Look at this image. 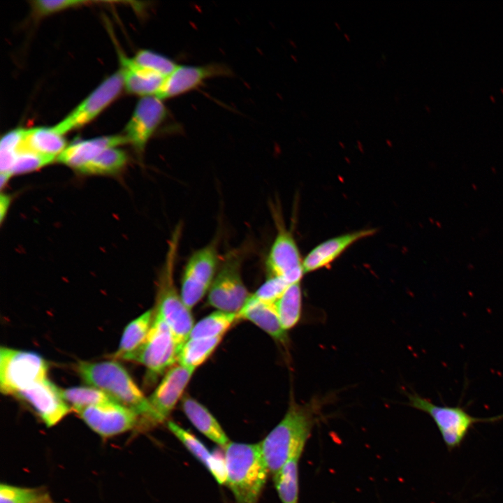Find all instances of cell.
<instances>
[{
	"instance_id": "cell-31",
	"label": "cell",
	"mask_w": 503,
	"mask_h": 503,
	"mask_svg": "<svg viewBox=\"0 0 503 503\" xmlns=\"http://www.w3.org/2000/svg\"><path fill=\"white\" fill-rule=\"evenodd\" d=\"M0 503H56L42 488L0 486Z\"/></svg>"
},
{
	"instance_id": "cell-32",
	"label": "cell",
	"mask_w": 503,
	"mask_h": 503,
	"mask_svg": "<svg viewBox=\"0 0 503 503\" xmlns=\"http://www.w3.org/2000/svg\"><path fill=\"white\" fill-rule=\"evenodd\" d=\"M131 59L138 66L165 78L178 66L172 59L150 50H138Z\"/></svg>"
},
{
	"instance_id": "cell-15",
	"label": "cell",
	"mask_w": 503,
	"mask_h": 503,
	"mask_svg": "<svg viewBox=\"0 0 503 503\" xmlns=\"http://www.w3.org/2000/svg\"><path fill=\"white\" fill-rule=\"evenodd\" d=\"M29 403L48 427L57 424L71 411L61 388L45 379L16 395Z\"/></svg>"
},
{
	"instance_id": "cell-33",
	"label": "cell",
	"mask_w": 503,
	"mask_h": 503,
	"mask_svg": "<svg viewBox=\"0 0 503 503\" xmlns=\"http://www.w3.org/2000/svg\"><path fill=\"white\" fill-rule=\"evenodd\" d=\"M54 159L42 156L29 151L16 152L13 163L10 171V177L28 173L38 170L52 162Z\"/></svg>"
},
{
	"instance_id": "cell-23",
	"label": "cell",
	"mask_w": 503,
	"mask_h": 503,
	"mask_svg": "<svg viewBox=\"0 0 503 503\" xmlns=\"http://www.w3.org/2000/svg\"><path fill=\"white\" fill-rule=\"evenodd\" d=\"M182 409L190 422L203 435L224 449L230 442L219 423L202 404L189 395L182 399Z\"/></svg>"
},
{
	"instance_id": "cell-14",
	"label": "cell",
	"mask_w": 503,
	"mask_h": 503,
	"mask_svg": "<svg viewBox=\"0 0 503 503\" xmlns=\"http://www.w3.org/2000/svg\"><path fill=\"white\" fill-rule=\"evenodd\" d=\"M233 75L231 68L223 63L212 62L203 65H180L168 75L156 96L164 101L191 92L207 80Z\"/></svg>"
},
{
	"instance_id": "cell-21",
	"label": "cell",
	"mask_w": 503,
	"mask_h": 503,
	"mask_svg": "<svg viewBox=\"0 0 503 503\" xmlns=\"http://www.w3.org/2000/svg\"><path fill=\"white\" fill-rule=\"evenodd\" d=\"M124 87L130 94L142 97L156 96L165 77L136 65L131 58L119 53Z\"/></svg>"
},
{
	"instance_id": "cell-18",
	"label": "cell",
	"mask_w": 503,
	"mask_h": 503,
	"mask_svg": "<svg viewBox=\"0 0 503 503\" xmlns=\"http://www.w3.org/2000/svg\"><path fill=\"white\" fill-rule=\"evenodd\" d=\"M128 143L123 135L101 136L67 145L57 161L78 170L106 149Z\"/></svg>"
},
{
	"instance_id": "cell-7",
	"label": "cell",
	"mask_w": 503,
	"mask_h": 503,
	"mask_svg": "<svg viewBox=\"0 0 503 503\" xmlns=\"http://www.w3.org/2000/svg\"><path fill=\"white\" fill-rule=\"evenodd\" d=\"M179 352L180 348L170 328L155 312L145 342L122 359L143 365L150 377H157L178 363Z\"/></svg>"
},
{
	"instance_id": "cell-30",
	"label": "cell",
	"mask_w": 503,
	"mask_h": 503,
	"mask_svg": "<svg viewBox=\"0 0 503 503\" xmlns=\"http://www.w3.org/2000/svg\"><path fill=\"white\" fill-rule=\"evenodd\" d=\"M61 394L75 411L86 407L114 400L103 391L92 386H78L61 389Z\"/></svg>"
},
{
	"instance_id": "cell-16",
	"label": "cell",
	"mask_w": 503,
	"mask_h": 503,
	"mask_svg": "<svg viewBox=\"0 0 503 503\" xmlns=\"http://www.w3.org/2000/svg\"><path fill=\"white\" fill-rule=\"evenodd\" d=\"M194 371L180 364L170 367L148 398L158 423L170 414L189 384Z\"/></svg>"
},
{
	"instance_id": "cell-25",
	"label": "cell",
	"mask_w": 503,
	"mask_h": 503,
	"mask_svg": "<svg viewBox=\"0 0 503 503\" xmlns=\"http://www.w3.org/2000/svg\"><path fill=\"white\" fill-rule=\"evenodd\" d=\"M302 289L300 282L290 284L275 303L283 329L286 331L295 327L302 314Z\"/></svg>"
},
{
	"instance_id": "cell-12",
	"label": "cell",
	"mask_w": 503,
	"mask_h": 503,
	"mask_svg": "<svg viewBox=\"0 0 503 503\" xmlns=\"http://www.w3.org/2000/svg\"><path fill=\"white\" fill-rule=\"evenodd\" d=\"M163 101L155 96L142 97L124 129V136L140 157L147 143L168 117Z\"/></svg>"
},
{
	"instance_id": "cell-27",
	"label": "cell",
	"mask_w": 503,
	"mask_h": 503,
	"mask_svg": "<svg viewBox=\"0 0 503 503\" xmlns=\"http://www.w3.org/2000/svg\"><path fill=\"white\" fill-rule=\"evenodd\" d=\"M221 338L188 339L180 350L178 364L195 371L212 354Z\"/></svg>"
},
{
	"instance_id": "cell-19",
	"label": "cell",
	"mask_w": 503,
	"mask_h": 503,
	"mask_svg": "<svg viewBox=\"0 0 503 503\" xmlns=\"http://www.w3.org/2000/svg\"><path fill=\"white\" fill-rule=\"evenodd\" d=\"M167 425L170 431L205 466L219 484L226 483L227 469L224 453L218 451L211 453L196 436L187 430L173 421H168Z\"/></svg>"
},
{
	"instance_id": "cell-24",
	"label": "cell",
	"mask_w": 503,
	"mask_h": 503,
	"mask_svg": "<svg viewBox=\"0 0 503 503\" xmlns=\"http://www.w3.org/2000/svg\"><path fill=\"white\" fill-rule=\"evenodd\" d=\"M155 310L150 309L131 321L125 328L119 347L112 355L122 359L136 350L145 340L153 323Z\"/></svg>"
},
{
	"instance_id": "cell-10",
	"label": "cell",
	"mask_w": 503,
	"mask_h": 503,
	"mask_svg": "<svg viewBox=\"0 0 503 503\" xmlns=\"http://www.w3.org/2000/svg\"><path fill=\"white\" fill-rule=\"evenodd\" d=\"M276 235L265 260L268 276L277 277L291 284L300 282L303 265L298 245L291 231L286 228L279 207H272Z\"/></svg>"
},
{
	"instance_id": "cell-2",
	"label": "cell",
	"mask_w": 503,
	"mask_h": 503,
	"mask_svg": "<svg viewBox=\"0 0 503 503\" xmlns=\"http://www.w3.org/2000/svg\"><path fill=\"white\" fill-rule=\"evenodd\" d=\"M182 233V224H178L168 240L166 258L158 278L154 308L156 314L170 328L180 350L189 339L194 326L191 309L184 303L174 279Z\"/></svg>"
},
{
	"instance_id": "cell-5",
	"label": "cell",
	"mask_w": 503,
	"mask_h": 503,
	"mask_svg": "<svg viewBox=\"0 0 503 503\" xmlns=\"http://www.w3.org/2000/svg\"><path fill=\"white\" fill-rule=\"evenodd\" d=\"M249 252L245 244L228 251L220 264L207 293L208 304L217 310L238 314L250 294L246 288L242 268Z\"/></svg>"
},
{
	"instance_id": "cell-20",
	"label": "cell",
	"mask_w": 503,
	"mask_h": 503,
	"mask_svg": "<svg viewBox=\"0 0 503 503\" xmlns=\"http://www.w3.org/2000/svg\"><path fill=\"white\" fill-rule=\"evenodd\" d=\"M237 314L238 319L251 321L279 344L286 346L289 343L287 333L282 327L275 304L261 302L250 294Z\"/></svg>"
},
{
	"instance_id": "cell-6",
	"label": "cell",
	"mask_w": 503,
	"mask_h": 503,
	"mask_svg": "<svg viewBox=\"0 0 503 503\" xmlns=\"http://www.w3.org/2000/svg\"><path fill=\"white\" fill-rule=\"evenodd\" d=\"M407 395L409 406L432 418L449 451L461 446L476 423H495L503 419V414L487 418L474 417L460 405H438L417 393H408Z\"/></svg>"
},
{
	"instance_id": "cell-1",
	"label": "cell",
	"mask_w": 503,
	"mask_h": 503,
	"mask_svg": "<svg viewBox=\"0 0 503 503\" xmlns=\"http://www.w3.org/2000/svg\"><path fill=\"white\" fill-rule=\"evenodd\" d=\"M321 402L314 398L302 404L292 398L283 418L260 442L264 460L272 476L289 460L300 458L319 419Z\"/></svg>"
},
{
	"instance_id": "cell-28",
	"label": "cell",
	"mask_w": 503,
	"mask_h": 503,
	"mask_svg": "<svg viewBox=\"0 0 503 503\" xmlns=\"http://www.w3.org/2000/svg\"><path fill=\"white\" fill-rule=\"evenodd\" d=\"M300 458L289 460L273 476L275 486L282 503H298Z\"/></svg>"
},
{
	"instance_id": "cell-29",
	"label": "cell",
	"mask_w": 503,
	"mask_h": 503,
	"mask_svg": "<svg viewBox=\"0 0 503 503\" xmlns=\"http://www.w3.org/2000/svg\"><path fill=\"white\" fill-rule=\"evenodd\" d=\"M237 320L236 313L217 310L194 324L189 339L222 337Z\"/></svg>"
},
{
	"instance_id": "cell-4",
	"label": "cell",
	"mask_w": 503,
	"mask_h": 503,
	"mask_svg": "<svg viewBox=\"0 0 503 503\" xmlns=\"http://www.w3.org/2000/svg\"><path fill=\"white\" fill-rule=\"evenodd\" d=\"M227 481L236 503H258L270 473L261 444L229 442L224 449Z\"/></svg>"
},
{
	"instance_id": "cell-3",
	"label": "cell",
	"mask_w": 503,
	"mask_h": 503,
	"mask_svg": "<svg viewBox=\"0 0 503 503\" xmlns=\"http://www.w3.org/2000/svg\"><path fill=\"white\" fill-rule=\"evenodd\" d=\"M85 383L108 395L117 402L136 411L145 420L158 423L147 398L126 368L115 360L81 361L77 365Z\"/></svg>"
},
{
	"instance_id": "cell-11",
	"label": "cell",
	"mask_w": 503,
	"mask_h": 503,
	"mask_svg": "<svg viewBox=\"0 0 503 503\" xmlns=\"http://www.w3.org/2000/svg\"><path fill=\"white\" fill-rule=\"evenodd\" d=\"M124 82L120 71L105 79L65 118L53 126L61 135L90 122L120 94Z\"/></svg>"
},
{
	"instance_id": "cell-17",
	"label": "cell",
	"mask_w": 503,
	"mask_h": 503,
	"mask_svg": "<svg viewBox=\"0 0 503 503\" xmlns=\"http://www.w3.org/2000/svg\"><path fill=\"white\" fill-rule=\"evenodd\" d=\"M374 233L373 228L362 229L323 241L314 247L303 258L305 274L329 265L352 245Z\"/></svg>"
},
{
	"instance_id": "cell-36",
	"label": "cell",
	"mask_w": 503,
	"mask_h": 503,
	"mask_svg": "<svg viewBox=\"0 0 503 503\" xmlns=\"http://www.w3.org/2000/svg\"><path fill=\"white\" fill-rule=\"evenodd\" d=\"M11 201V198L8 194H1L0 198V214H1V221H3L6 214L7 213V211L8 210V207L10 206Z\"/></svg>"
},
{
	"instance_id": "cell-13",
	"label": "cell",
	"mask_w": 503,
	"mask_h": 503,
	"mask_svg": "<svg viewBox=\"0 0 503 503\" xmlns=\"http://www.w3.org/2000/svg\"><path fill=\"white\" fill-rule=\"evenodd\" d=\"M96 433L109 437L124 433L140 423V415L133 409L115 400L92 405L75 411Z\"/></svg>"
},
{
	"instance_id": "cell-34",
	"label": "cell",
	"mask_w": 503,
	"mask_h": 503,
	"mask_svg": "<svg viewBox=\"0 0 503 503\" xmlns=\"http://www.w3.org/2000/svg\"><path fill=\"white\" fill-rule=\"evenodd\" d=\"M289 285L280 277L268 276L262 285L251 295L261 302L275 304Z\"/></svg>"
},
{
	"instance_id": "cell-38",
	"label": "cell",
	"mask_w": 503,
	"mask_h": 503,
	"mask_svg": "<svg viewBox=\"0 0 503 503\" xmlns=\"http://www.w3.org/2000/svg\"><path fill=\"white\" fill-rule=\"evenodd\" d=\"M334 24L337 27V29H339V30L341 29L340 24L337 22H334Z\"/></svg>"
},
{
	"instance_id": "cell-22",
	"label": "cell",
	"mask_w": 503,
	"mask_h": 503,
	"mask_svg": "<svg viewBox=\"0 0 503 503\" xmlns=\"http://www.w3.org/2000/svg\"><path fill=\"white\" fill-rule=\"evenodd\" d=\"M67 147L64 136L53 127L23 129L17 151H29L54 159Z\"/></svg>"
},
{
	"instance_id": "cell-35",
	"label": "cell",
	"mask_w": 503,
	"mask_h": 503,
	"mask_svg": "<svg viewBox=\"0 0 503 503\" xmlns=\"http://www.w3.org/2000/svg\"><path fill=\"white\" fill-rule=\"evenodd\" d=\"M86 2L80 0H38L33 1V7L38 15L43 16L78 6Z\"/></svg>"
},
{
	"instance_id": "cell-26",
	"label": "cell",
	"mask_w": 503,
	"mask_h": 503,
	"mask_svg": "<svg viewBox=\"0 0 503 503\" xmlns=\"http://www.w3.org/2000/svg\"><path fill=\"white\" fill-rule=\"evenodd\" d=\"M126 154L117 147L105 150L79 168L83 175H112L120 173L127 163Z\"/></svg>"
},
{
	"instance_id": "cell-8",
	"label": "cell",
	"mask_w": 503,
	"mask_h": 503,
	"mask_svg": "<svg viewBox=\"0 0 503 503\" xmlns=\"http://www.w3.org/2000/svg\"><path fill=\"white\" fill-rule=\"evenodd\" d=\"M48 364L39 354L1 347L0 349V389L14 395L47 379Z\"/></svg>"
},
{
	"instance_id": "cell-9",
	"label": "cell",
	"mask_w": 503,
	"mask_h": 503,
	"mask_svg": "<svg viewBox=\"0 0 503 503\" xmlns=\"http://www.w3.org/2000/svg\"><path fill=\"white\" fill-rule=\"evenodd\" d=\"M221 259L217 239L196 250L188 258L182 275L180 293L189 309L208 293Z\"/></svg>"
},
{
	"instance_id": "cell-37",
	"label": "cell",
	"mask_w": 503,
	"mask_h": 503,
	"mask_svg": "<svg viewBox=\"0 0 503 503\" xmlns=\"http://www.w3.org/2000/svg\"><path fill=\"white\" fill-rule=\"evenodd\" d=\"M344 38L347 39V41H351L349 36L347 33H344Z\"/></svg>"
}]
</instances>
